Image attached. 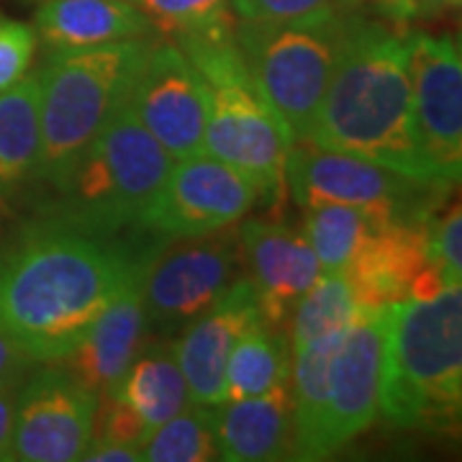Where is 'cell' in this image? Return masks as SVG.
<instances>
[{
  "label": "cell",
  "instance_id": "4",
  "mask_svg": "<svg viewBox=\"0 0 462 462\" xmlns=\"http://www.w3.org/2000/svg\"><path fill=\"white\" fill-rule=\"evenodd\" d=\"M234 29L188 36L175 44L199 69L206 90L203 152L239 170L257 188V203L278 214L288 199L285 162L293 136L260 93Z\"/></svg>",
  "mask_w": 462,
  "mask_h": 462
},
{
  "label": "cell",
  "instance_id": "20",
  "mask_svg": "<svg viewBox=\"0 0 462 462\" xmlns=\"http://www.w3.org/2000/svg\"><path fill=\"white\" fill-rule=\"evenodd\" d=\"M33 32L50 51H65L147 39L152 26L132 0H44Z\"/></svg>",
  "mask_w": 462,
  "mask_h": 462
},
{
  "label": "cell",
  "instance_id": "18",
  "mask_svg": "<svg viewBox=\"0 0 462 462\" xmlns=\"http://www.w3.org/2000/svg\"><path fill=\"white\" fill-rule=\"evenodd\" d=\"M142 275L134 278L96 316L83 339L67 355L65 367L98 398L114 396L129 365L144 346L149 331Z\"/></svg>",
  "mask_w": 462,
  "mask_h": 462
},
{
  "label": "cell",
  "instance_id": "5",
  "mask_svg": "<svg viewBox=\"0 0 462 462\" xmlns=\"http://www.w3.org/2000/svg\"><path fill=\"white\" fill-rule=\"evenodd\" d=\"M172 162L124 100L54 188L57 200L47 221L108 239L139 229Z\"/></svg>",
  "mask_w": 462,
  "mask_h": 462
},
{
  "label": "cell",
  "instance_id": "31",
  "mask_svg": "<svg viewBox=\"0 0 462 462\" xmlns=\"http://www.w3.org/2000/svg\"><path fill=\"white\" fill-rule=\"evenodd\" d=\"M236 21L249 23H285L339 11L337 0H231Z\"/></svg>",
  "mask_w": 462,
  "mask_h": 462
},
{
  "label": "cell",
  "instance_id": "1",
  "mask_svg": "<svg viewBox=\"0 0 462 462\" xmlns=\"http://www.w3.org/2000/svg\"><path fill=\"white\" fill-rule=\"evenodd\" d=\"M152 254L54 221L23 229L0 252V331L33 363H62Z\"/></svg>",
  "mask_w": 462,
  "mask_h": 462
},
{
  "label": "cell",
  "instance_id": "17",
  "mask_svg": "<svg viewBox=\"0 0 462 462\" xmlns=\"http://www.w3.org/2000/svg\"><path fill=\"white\" fill-rule=\"evenodd\" d=\"M257 324H263V316L252 282L247 278H234L221 296L172 342L193 403L218 406L226 401V363L231 349Z\"/></svg>",
  "mask_w": 462,
  "mask_h": 462
},
{
  "label": "cell",
  "instance_id": "29",
  "mask_svg": "<svg viewBox=\"0 0 462 462\" xmlns=\"http://www.w3.org/2000/svg\"><path fill=\"white\" fill-rule=\"evenodd\" d=\"M427 252L434 270L447 288L460 285L462 278V211L460 203L434 211L427 226Z\"/></svg>",
  "mask_w": 462,
  "mask_h": 462
},
{
  "label": "cell",
  "instance_id": "14",
  "mask_svg": "<svg viewBox=\"0 0 462 462\" xmlns=\"http://www.w3.org/2000/svg\"><path fill=\"white\" fill-rule=\"evenodd\" d=\"M434 214V211H431ZM431 214L378 224L345 267L360 309H380L409 298H431L447 285L427 252Z\"/></svg>",
  "mask_w": 462,
  "mask_h": 462
},
{
  "label": "cell",
  "instance_id": "30",
  "mask_svg": "<svg viewBox=\"0 0 462 462\" xmlns=\"http://www.w3.org/2000/svg\"><path fill=\"white\" fill-rule=\"evenodd\" d=\"M36 44L39 39L33 26L0 14V90L16 85L23 75H29Z\"/></svg>",
  "mask_w": 462,
  "mask_h": 462
},
{
  "label": "cell",
  "instance_id": "19",
  "mask_svg": "<svg viewBox=\"0 0 462 462\" xmlns=\"http://www.w3.org/2000/svg\"><path fill=\"white\" fill-rule=\"evenodd\" d=\"M216 455L226 462L285 460L293 455L291 378L273 391L216 406Z\"/></svg>",
  "mask_w": 462,
  "mask_h": 462
},
{
  "label": "cell",
  "instance_id": "21",
  "mask_svg": "<svg viewBox=\"0 0 462 462\" xmlns=\"http://www.w3.org/2000/svg\"><path fill=\"white\" fill-rule=\"evenodd\" d=\"M114 396L136 413L147 434L193 403L172 345H165L162 339L139 349Z\"/></svg>",
  "mask_w": 462,
  "mask_h": 462
},
{
  "label": "cell",
  "instance_id": "23",
  "mask_svg": "<svg viewBox=\"0 0 462 462\" xmlns=\"http://www.w3.org/2000/svg\"><path fill=\"white\" fill-rule=\"evenodd\" d=\"M349 329V327H346ZM346 329L316 337L291 349V396H293V460H309L314 455L316 434L321 430L334 357L345 342Z\"/></svg>",
  "mask_w": 462,
  "mask_h": 462
},
{
  "label": "cell",
  "instance_id": "13",
  "mask_svg": "<svg viewBox=\"0 0 462 462\" xmlns=\"http://www.w3.org/2000/svg\"><path fill=\"white\" fill-rule=\"evenodd\" d=\"M413 124L437 175L455 185L462 172V57L452 36L409 32Z\"/></svg>",
  "mask_w": 462,
  "mask_h": 462
},
{
  "label": "cell",
  "instance_id": "3",
  "mask_svg": "<svg viewBox=\"0 0 462 462\" xmlns=\"http://www.w3.org/2000/svg\"><path fill=\"white\" fill-rule=\"evenodd\" d=\"M378 416L396 430H457L462 411V291L380 306Z\"/></svg>",
  "mask_w": 462,
  "mask_h": 462
},
{
  "label": "cell",
  "instance_id": "7",
  "mask_svg": "<svg viewBox=\"0 0 462 462\" xmlns=\"http://www.w3.org/2000/svg\"><path fill=\"white\" fill-rule=\"evenodd\" d=\"M357 16L331 11L324 16L249 23L236 21V44L264 100L275 108L293 142L309 139L334 67Z\"/></svg>",
  "mask_w": 462,
  "mask_h": 462
},
{
  "label": "cell",
  "instance_id": "27",
  "mask_svg": "<svg viewBox=\"0 0 462 462\" xmlns=\"http://www.w3.org/2000/svg\"><path fill=\"white\" fill-rule=\"evenodd\" d=\"M214 419L216 406L190 403L149 434L142 445V462L218 460Z\"/></svg>",
  "mask_w": 462,
  "mask_h": 462
},
{
  "label": "cell",
  "instance_id": "22",
  "mask_svg": "<svg viewBox=\"0 0 462 462\" xmlns=\"http://www.w3.org/2000/svg\"><path fill=\"white\" fill-rule=\"evenodd\" d=\"M42 157L39 75H23L0 90V196L16 193L36 178Z\"/></svg>",
  "mask_w": 462,
  "mask_h": 462
},
{
  "label": "cell",
  "instance_id": "32",
  "mask_svg": "<svg viewBox=\"0 0 462 462\" xmlns=\"http://www.w3.org/2000/svg\"><path fill=\"white\" fill-rule=\"evenodd\" d=\"M32 365V357L8 334L0 331V391L18 388L23 383V378H26Z\"/></svg>",
  "mask_w": 462,
  "mask_h": 462
},
{
  "label": "cell",
  "instance_id": "11",
  "mask_svg": "<svg viewBox=\"0 0 462 462\" xmlns=\"http://www.w3.org/2000/svg\"><path fill=\"white\" fill-rule=\"evenodd\" d=\"M257 206V188L226 162L199 152L175 160L139 229L165 239L203 236L239 224Z\"/></svg>",
  "mask_w": 462,
  "mask_h": 462
},
{
  "label": "cell",
  "instance_id": "10",
  "mask_svg": "<svg viewBox=\"0 0 462 462\" xmlns=\"http://www.w3.org/2000/svg\"><path fill=\"white\" fill-rule=\"evenodd\" d=\"M44 365L18 385L11 460H80L93 439L100 398L67 367Z\"/></svg>",
  "mask_w": 462,
  "mask_h": 462
},
{
  "label": "cell",
  "instance_id": "6",
  "mask_svg": "<svg viewBox=\"0 0 462 462\" xmlns=\"http://www.w3.org/2000/svg\"><path fill=\"white\" fill-rule=\"evenodd\" d=\"M152 42L129 39L88 50L51 51L39 75L42 157L36 180L51 190L129 96Z\"/></svg>",
  "mask_w": 462,
  "mask_h": 462
},
{
  "label": "cell",
  "instance_id": "12",
  "mask_svg": "<svg viewBox=\"0 0 462 462\" xmlns=\"http://www.w3.org/2000/svg\"><path fill=\"white\" fill-rule=\"evenodd\" d=\"M126 103L172 160L203 152L206 90L199 69L175 42L149 44Z\"/></svg>",
  "mask_w": 462,
  "mask_h": 462
},
{
  "label": "cell",
  "instance_id": "37",
  "mask_svg": "<svg viewBox=\"0 0 462 462\" xmlns=\"http://www.w3.org/2000/svg\"><path fill=\"white\" fill-rule=\"evenodd\" d=\"M367 0H337V5L342 8V11H352V8H360L365 5Z\"/></svg>",
  "mask_w": 462,
  "mask_h": 462
},
{
  "label": "cell",
  "instance_id": "36",
  "mask_svg": "<svg viewBox=\"0 0 462 462\" xmlns=\"http://www.w3.org/2000/svg\"><path fill=\"white\" fill-rule=\"evenodd\" d=\"M455 5H460V0H416V16H439Z\"/></svg>",
  "mask_w": 462,
  "mask_h": 462
},
{
  "label": "cell",
  "instance_id": "35",
  "mask_svg": "<svg viewBox=\"0 0 462 462\" xmlns=\"http://www.w3.org/2000/svg\"><path fill=\"white\" fill-rule=\"evenodd\" d=\"M378 5V11L388 21H393L398 26L409 23L416 18V0H373Z\"/></svg>",
  "mask_w": 462,
  "mask_h": 462
},
{
  "label": "cell",
  "instance_id": "2",
  "mask_svg": "<svg viewBox=\"0 0 462 462\" xmlns=\"http://www.w3.org/2000/svg\"><path fill=\"white\" fill-rule=\"evenodd\" d=\"M309 142L349 152L416 182L447 185L424 154L411 103L409 32L357 18Z\"/></svg>",
  "mask_w": 462,
  "mask_h": 462
},
{
  "label": "cell",
  "instance_id": "34",
  "mask_svg": "<svg viewBox=\"0 0 462 462\" xmlns=\"http://www.w3.org/2000/svg\"><path fill=\"white\" fill-rule=\"evenodd\" d=\"M16 391H0V462L11 460V439H14V411H16Z\"/></svg>",
  "mask_w": 462,
  "mask_h": 462
},
{
  "label": "cell",
  "instance_id": "16",
  "mask_svg": "<svg viewBox=\"0 0 462 462\" xmlns=\"http://www.w3.org/2000/svg\"><path fill=\"white\" fill-rule=\"evenodd\" d=\"M239 263L247 267L264 327L285 329L288 319L321 275V264L306 236L273 218H247L236 224Z\"/></svg>",
  "mask_w": 462,
  "mask_h": 462
},
{
  "label": "cell",
  "instance_id": "33",
  "mask_svg": "<svg viewBox=\"0 0 462 462\" xmlns=\"http://www.w3.org/2000/svg\"><path fill=\"white\" fill-rule=\"evenodd\" d=\"M80 460L85 462H142V449L121 442H106V439H90Z\"/></svg>",
  "mask_w": 462,
  "mask_h": 462
},
{
  "label": "cell",
  "instance_id": "25",
  "mask_svg": "<svg viewBox=\"0 0 462 462\" xmlns=\"http://www.w3.org/2000/svg\"><path fill=\"white\" fill-rule=\"evenodd\" d=\"M300 211H303L300 234L311 245L324 273H345L357 249L363 247L367 234L378 224H388L385 218L345 203H321Z\"/></svg>",
  "mask_w": 462,
  "mask_h": 462
},
{
  "label": "cell",
  "instance_id": "15",
  "mask_svg": "<svg viewBox=\"0 0 462 462\" xmlns=\"http://www.w3.org/2000/svg\"><path fill=\"white\" fill-rule=\"evenodd\" d=\"M380 355V309H365L346 329L345 342L331 365L327 411L316 434L311 462L331 457L378 419Z\"/></svg>",
  "mask_w": 462,
  "mask_h": 462
},
{
  "label": "cell",
  "instance_id": "28",
  "mask_svg": "<svg viewBox=\"0 0 462 462\" xmlns=\"http://www.w3.org/2000/svg\"><path fill=\"white\" fill-rule=\"evenodd\" d=\"M147 18L152 32L170 39L224 32L236 26L231 0H132Z\"/></svg>",
  "mask_w": 462,
  "mask_h": 462
},
{
  "label": "cell",
  "instance_id": "8",
  "mask_svg": "<svg viewBox=\"0 0 462 462\" xmlns=\"http://www.w3.org/2000/svg\"><path fill=\"white\" fill-rule=\"evenodd\" d=\"M288 193L300 208L345 203L385 221L421 218L439 208L449 188L416 182L349 152L293 142L285 162Z\"/></svg>",
  "mask_w": 462,
  "mask_h": 462
},
{
  "label": "cell",
  "instance_id": "9",
  "mask_svg": "<svg viewBox=\"0 0 462 462\" xmlns=\"http://www.w3.org/2000/svg\"><path fill=\"white\" fill-rule=\"evenodd\" d=\"M236 264V224L214 234L188 236L162 254H152L142 275L149 329L162 334L185 329L234 281Z\"/></svg>",
  "mask_w": 462,
  "mask_h": 462
},
{
  "label": "cell",
  "instance_id": "24",
  "mask_svg": "<svg viewBox=\"0 0 462 462\" xmlns=\"http://www.w3.org/2000/svg\"><path fill=\"white\" fill-rule=\"evenodd\" d=\"M291 342L281 329L257 324L231 349L226 363V401L273 391L291 378Z\"/></svg>",
  "mask_w": 462,
  "mask_h": 462
},
{
  "label": "cell",
  "instance_id": "26",
  "mask_svg": "<svg viewBox=\"0 0 462 462\" xmlns=\"http://www.w3.org/2000/svg\"><path fill=\"white\" fill-rule=\"evenodd\" d=\"M363 311L365 309H360L355 300V293L346 282L345 273H324L321 270L314 285L298 298L296 309L288 319L291 349L306 345L316 337L352 327Z\"/></svg>",
  "mask_w": 462,
  "mask_h": 462
}]
</instances>
